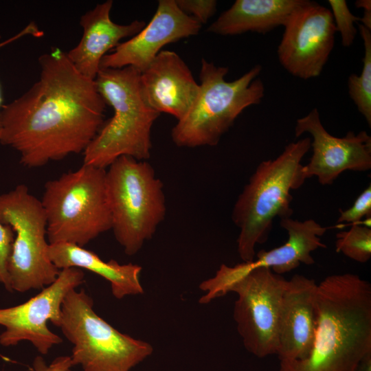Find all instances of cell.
<instances>
[{"mask_svg": "<svg viewBox=\"0 0 371 371\" xmlns=\"http://www.w3.org/2000/svg\"><path fill=\"white\" fill-rule=\"evenodd\" d=\"M280 224L288 233V240L284 245L269 251H260L257 258L251 262L234 267L225 265L227 271L233 275H242L256 268L268 267L281 275L297 268L300 263L313 265L315 261L311 253L326 247L320 236L326 228L313 219L299 221L291 217L280 219Z\"/></svg>", "mask_w": 371, "mask_h": 371, "instance_id": "obj_18", "label": "cell"}, {"mask_svg": "<svg viewBox=\"0 0 371 371\" xmlns=\"http://www.w3.org/2000/svg\"><path fill=\"white\" fill-rule=\"evenodd\" d=\"M38 80L0 111V143L37 168L84 152L104 124L106 102L59 47L38 58Z\"/></svg>", "mask_w": 371, "mask_h": 371, "instance_id": "obj_1", "label": "cell"}, {"mask_svg": "<svg viewBox=\"0 0 371 371\" xmlns=\"http://www.w3.org/2000/svg\"><path fill=\"white\" fill-rule=\"evenodd\" d=\"M201 24L181 11L175 0H159L150 22L105 55L100 69L133 67L145 71L166 45L196 35Z\"/></svg>", "mask_w": 371, "mask_h": 371, "instance_id": "obj_14", "label": "cell"}, {"mask_svg": "<svg viewBox=\"0 0 371 371\" xmlns=\"http://www.w3.org/2000/svg\"><path fill=\"white\" fill-rule=\"evenodd\" d=\"M355 4L357 8H361L363 10H371L370 0H357L355 1Z\"/></svg>", "mask_w": 371, "mask_h": 371, "instance_id": "obj_30", "label": "cell"}, {"mask_svg": "<svg viewBox=\"0 0 371 371\" xmlns=\"http://www.w3.org/2000/svg\"><path fill=\"white\" fill-rule=\"evenodd\" d=\"M49 244L84 247L111 229L106 192V169L84 164L48 181L41 200Z\"/></svg>", "mask_w": 371, "mask_h": 371, "instance_id": "obj_6", "label": "cell"}, {"mask_svg": "<svg viewBox=\"0 0 371 371\" xmlns=\"http://www.w3.org/2000/svg\"><path fill=\"white\" fill-rule=\"evenodd\" d=\"M47 254L60 270L76 267L102 277L110 282L112 294L117 299L144 293L139 281L142 268L138 265L120 264L115 260L104 261L93 251L69 243L49 244Z\"/></svg>", "mask_w": 371, "mask_h": 371, "instance_id": "obj_19", "label": "cell"}, {"mask_svg": "<svg viewBox=\"0 0 371 371\" xmlns=\"http://www.w3.org/2000/svg\"><path fill=\"white\" fill-rule=\"evenodd\" d=\"M336 251L361 263L371 258V229L367 226L352 225L348 231L336 235Z\"/></svg>", "mask_w": 371, "mask_h": 371, "instance_id": "obj_22", "label": "cell"}, {"mask_svg": "<svg viewBox=\"0 0 371 371\" xmlns=\"http://www.w3.org/2000/svg\"><path fill=\"white\" fill-rule=\"evenodd\" d=\"M140 83L148 104L159 113L181 120L199 91L192 72L175 52L161 50L141 73Z\"/></svg>", "mask_w": 371, "mask_h": 371, "instance_id": "obj_16", "label": "cell"}, {"mask_svg": "<svg viewBox=\"0 0 371 371\" xmlns=\"http://www.w3.org/2000/svg\"><path fill=\"white\" fill-rule=\"evenodd\" d=\"M29 34H31L33 36H36V37H41L43 36V32L42 31H41L38 27H37V25L32 22L30 23L29 25H27L23 30H22L19 33H18L17 34L14 35V36H12V38H10V39L7 40V41H3V42H1L0 43V47L5 45L6 44H8L18 38H20L21 37L25 36V35H29ZM0 39H1V36H0ZM3 95H2V92H1V86H0V111H1V109L3 106ZM0 133H1V119H0Z\"/></svg>", "mask_w": 371, "mask_h": 371, "instance_id": "obj_28", "label": "cell"}, {"mask_svg": "<svg viewBox=\"0 0 371 371\" xmlns=\"http://www.w3.org/2000/svg\"><path fill=\"white\" fill-rule=\"evenodd\" d=\"M179 9L196 19L201 25L205 23L216 11L214 0H175Z\"/></svg>", "mask_w": 371, "mask_h": 371, "instance_id": "obj_26", "label": "cell"}, {"mask_svg": "<svg viewBox=\"0 0 371 371\" xmlns=\"http://www.w3.org/2000/svg\"><path fill=\"white\" fill-rule=\"evenodd\" d=\"M256 65L240 78L227 82L229 69L201 60L199 93L187 113L172 130L173 142L179 147L216 146L237 117L249 106L258 104L265 95Z\"/></svg>", "mask_w": 371, "mask_h": 371, "instance_id": "obj_5", "label": "cell"}, {"mask_svg": "<svg viewBox=\"0 0 371 371\" xmlns=\"http://www.w3.org/2000/svg\"><path fill=\"white\" fill-rule=\"evenodd\" d=\"M308 133L313 154L302 166L305 179L315 176L323 186L332 185L344 171H367L371 168V137L365 131H348L343 137H335L323 126L317 108L296 121L295 137Z\"/></svg>", "mask_w": 371, "mask_h": 371, "instance_id": "obj_13", "label": "cell"}, {"mask_svg": "<svg viewBox=\"0 0 371 371\" xmlns=\"http://www.w3.org/2000/svg\"><path fill=\"white\" fill-rule=\"evenodd\" d=\"M73 366L69 356L57 357L49 364L41 356H37L33 361L31 371H73Z\"/></svg>", "mask_w": 371, "mask_h": 371, "instance_id": "obj_27", "label": "cell"}, {"mask_svg": "<svg viewBox=\"0 0 371 371\" xmlns=\"http://www.w3.org/2000/svg\"><path fill=\"white\" fill-rule=\"evenodd\" d=\"M0 221L14 232L8 270L12 291L43 289L58 277L47 254V218L41 201L25 184L0 194Z\"/></svg>", "mask_w": 371, "mask_h": 371, "instance_id": "obj_10", "label": "cell"}, {"mask_svg": "<svg viewBox=\"0 0 371 371\" xmlns=\"http://www.w3.org/2000/svg\"><path fill=\"white\" fill-rule=\"evenodd\" d=\"M106 192L115 238L133 256L164 219L163 183L146 161L121 156L106 170Z\"/></svg>", "mask_w": 371, "mask_h": 371, "instance_id": "obj_8", "label": "cell"}, {"mask_svg": "<svg viewBox=\"0 0 371 371\" xmlns=\"http://www.w3.org/2000/svg\"><path fill=\"white\" fill-rule=\"evenodd\" d=\"M315 280L295 275L287 280L278 321L280 361L305 359L310 353L316 327Z\"/></svg>", "mask_w": 371, "mask_h": 371, "instance_id": "obj_15", "label": "cell"}, {"mask_svg": "<svg viewBox=\"0 0 371 371\" xmlns=\"http://www.w3.org/2000/svg\"><path fill=\"white\" fill-rule=\"evenodd\" d=\"M141 72L133 67L100 69L96 87L113 115L83 152V164L105 169L121 156L137 160L150 155L151 128L159 114L146 100Z\"/></svg>", "mask_w": 371, "mask_h": 371, "instance_id": "obj_3", "label": "cell"}, {"mask_svg": "<svg viewBox=\"0 0 371 371\" xmlns=\"http://www.w3.org/2000/svg\"><path fill=\"white\" fill-rule=\"evenodd\" d=\"M284 27L278 47L280 65L303 80L319 76L333 49L337 32L330 9L306 0Z\"/></svg>", "mask_w": 371, "mask_h": 371, "instance_id": "obj_12", "label": "cell"}, {"mask_svg": "<svg viewBox=\"0 0 371 371\" xmlns=\"http://www.w3.org/2000/svg\"><path fill=\"white\" fill-rule=\"evenodd\" d=\"M14 239V232L12 227L0 221V283L8 291H12L8 265Z\"/></svg>", "mask_w": 371, "mask_h": 371, "instance_id": "obj_25", "label": "cell"}, {"mask_svg": "<svg viewBox=\"0 0 371 371\" xmlns=\"http://www.w3.org/2000/svg\"><path fill=\"white\" fill-rule=\"evenodd\" d=\"M311 142V137H304L290 143L276 159L262 161L239 195L232 218L240 229L238 252L243 262L254 260L255 246L267 241L274 218L293 214L290 191L306 180L301 161Z\"/></svg>", "mask_w": 371, "mask_h": 371, "instance_id": "obj_4", "label": "cell"}, {"mask_svg": "<svg viewBox=\"0 0 371 371\" xmlns=\"http://www.w3.org/2000/svg\"><path fill=\"white\" fill-rule=\"evenodd\" d=\"M355 371H371V352L364 356Z\"/></svg>", "mask_w": 371, "mask_h": 371, "instance_id": "obj_29", "label": "cell"}, {"mask_svg": "<svg viewBox=\"0 0 371 371\" xmlns=\"http://www.w3.org/2000/svg\"><path fill=\"white\" fill-rule=\"evenodd\" d=\"M359 30L363 42L364 56L360 75L351 74L348 80V93L359 113L371 126V30L361 24Z\"/></svg>", "mask_w": 371, "mask_h": 371, "instance_id": "obj_21", "label": "cell"}, {"mask_svg": "<svg viewBox=\"0 0 371 371\" xmlns=\"http://www.w3.org/2000/svg\"><path fill=\"white\" fill-rule=\"evenodd\" d=\"M111 0L98 3L82 14L80 25L82 36L78 44L66 52L74 67L85 77L95 80L102 58L116 47L123 38L132 37L144 26V21L135 20L122 25L114 23L110 16Z\"/></svg>", "mask_w": 371, "mask_h": 371, "instance_id": "obj_17", "label": "cell"}, {"mask_svg": "<svg viewBox=\"0 0 371 371\" xmlns=\"http://www.w3.org/2000/svg\"><path fill=\"white\" fill-rule=\"evenodd\" d=\"M286 282L268 267L233 275L222 265L213 278L200 284L206 292L200 302L207 303L229 291L235 292L238 298L234 319L237 330L246 350L262 358L277 355L280 310Z\"/></svg>", "mask_w": 371, "mask_h": 371, "instance_id": "obj_7", "label": "cell"}, {"mask_svg": "<svg viewBox=\"0 0 371 371\" xmlns=\"http://www.w3.org/2000/svg\"><path fill=\"white\" fill-rule=\"evenodd\" d=\"M59 328L73 345V365L83 371H130L153 352L149 343L122 333L100 317L83 289H72L65 297Z\"/></svg>", "mask_w": 371, "mask_h": 371, "instance_id": "obj_9", "label": "cell"}, {"mask_svg": "<svg viewBox=\"0 0 371 371\" xmlns=\"http://www.w3.org/2000/svg\"><path fill=\"white\" fill-rule=\"evenodd\" d=\"M316 327L304 359L281 361L280 371H355L371 352V284L346 273L326 277L315 292Z\"/></svg>", "mask_w": 371, "mask_h": 371, "instance_id": "obj_2", "label": "cell"}, {"mask_svg": "<svg viewBox=\"0 0 371 371\" xmlns=\"http://www.w3.org/2000/svg\"><path fill=\"white\" fill-rule=\"evenodd\" d=\"M85 281L82 269L69 267L60 269L56 279L27 301L0 308V344L14 346L23 341L30 342L41 355H47L63 339L51 331L47 322L59 327L61 307L65 297Z\"/></svg>", "mask_w": 371, "mask_h": 371, "instance_id": "obj_11", "label": "cell"}, {"mask_svg": "<svg viewBox=\"0 0 371 371\" xmlns=\"http://www.w3.org/2000/svg\"><path fill=\"white\" fill-rule=\"evenodd\" d=\"M366 216H371V186L369 185L356 199L353 205L346 210H340L338 224L350 223L357 224Z\"/></svg>", "mask_w": 371, "mask_h": 371, "instance_id": "obj_24", "label": "cell"}, {"mask_svg": "<svg viewBox=\"0 0 371 371\" xmlns=\"http://www.w3.org/2000/svg\"><path fill=\"white\" fill-rule=\"evenodd\" d=\"M328 2L336 31L340 34L341 43L344 47H348L354 42L357 34L355 23L359 22V17L350 11L345 0H328Z\"/></svg>", "mask_w": 371, "mask_h": 371, "instance_id": "obj_23", "label": "cell"}, {"mask_svg": "<svg viewBox=\"0 0 371 371\" xmlns=\"http://www.w3.org/2000/svg\"><path fill=\"white\" fill-rule=\"evenodd\" d=\"M306 0H236L207 28V32L233 36L247 32L261 34L284 26Z\"/></svg>", "mask_w": 371, "mask_h": 371, "instance_id": "obj_20", "label": "cell"}]
</instances>
